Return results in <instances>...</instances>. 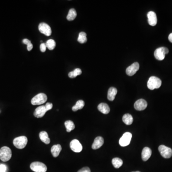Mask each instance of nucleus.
<instances>
[{
	"label": "nucleus",
	"instance_id": "31",
	"mask_svg": "<svg viewBox=\"0 0 172 172\" xmlns=\"http://www.w3.org/2000/svg\"><path fill=\"white\" fill-rule=\"evenodd\" d=\"M78 172H91V171L88 167H85L79 170Z\"/></svg>",
	"mask_w": 172,
	"mask_h": 172
},
{
	"label": "nucleus",
	"instance_id": "32",
	"mask_svg": "<svg viewBox=\"0 0 172 172\" xmlns=\"http://www.w3.org/2000/svg\"><path fill=\"white\" fill-rule=\"evenodd\" d=\"M45 107H46V110L48 111V110H50L52 109V108H53V104L52 103H47L46 105H45Z\"/></svg>",
	"mask_w": 172,
	"mask_h": 172
},
{
	"label": "nucleus",
	"instance_id": "25",
	"mask_svg": "<svg viewBox=\"0 0 172 172\" xmlns=\"http://www.w3.org/2000/svg\"><path fill=\"white\" fill-rule=\"evenodd\" d=\"M65 125L66 126L67 131L70 133L71 131L75 129V124L72 121H67L65 122Z\"/></svg>",
	"mask_w": 172,
	"mask_h": 172
},
{
	"label": "nucleus",
	"instance_id": "21",
	"mask_svg": "<svg viewBox=\"0 0 172 172\" xmlns=\"http://www.w3.org/2000/svg\"><path fill=\"white\" fill-rule=\"evenodd\" d=\"M122 121L126 125H131L133 121V116L130 114H125L122 117Z\"/></svg>",
	"mask_w": 172,
	"mask_h": 172
},
{
	"label": "nucleus",
	"instance_id": "4",
	"mask_svg": "<svg viewBox=\"0 0 172 172\" xmlns=\"http://www.w3.org/2000/svg\"><path fill=\"white\" fill-rule=\"evenodd\" d=\"M47 97L45 94L41 93L34 96L31 100V103L33 105H39L43 104L47 101Z\"/></svg>",
	"mask_w": 172,
	"mask_h": 172
},
{
	"label": "nucleus",
	"instance_id": "5",
	"mask_svg": "<svg viewBox=\"0 0 172 172\" xmlns=\"http://www.w3.org/2000/svg\"><path fill=\"white\" fill-rule=\"evenodd\" d=\"M169 53V50L166 47H161L158 48L154 53L155 58L158 60H163L166 57V54Z\"/></svg>",
	"mask_w": 172,
	"mask_h": 172
},
{
	"label": "nucleus",
	"instance_id": "13",
	"mask_svg": "<svg viewBox=\"0 0 172 172\" xmlns=\"http://www.w3.org/2000/svg\"><path fill=\"white\" fill-rule=\"evenodd\" d=\"M148 21L149 25L154 26L157 25V18L156 13L153 11H150L148 12L147 14Z\"/></svg>",
	"mask_w": 172,
	"mask_h": 172
},
{
	"label": "nucleus",
	"instance_id": "22",
	"mask_svg": "<svg viewBox=\"0 0 172 172\" xmlns=\"http://www.w3.org/2000/svg\"><path fill=\"white\" fill-rule=\"evenodd\" d=\"M77 15L76 11L74 8L70 9L67 16V19L68 21H71L74 20Z\"/></svg>",
	"mask_w": 172,
	"mask_h": 172
},
{
	"label": "nucleus",
	"instance_id": "2",
	"mask_svg": "<svg viewBox=\"0 0 172 172\" xmlns=\"http://www.w3.org/2000/svg\"><path fill=\"white\" fill-rule=\"evenodd\" d=\"M12 151L7 146L1 147L0 149V159L3 162H7L12 157Z\"/></svg>",
	"mask_w": 172,
	"mask_h": 172
},
{
	"label": "nucleus",
	"instance_id": "34",
	"mask_svg": "<svg viewBox=\"0 0 172 172\" xmlns=\"http://www.w3.org/2000/svg\"><path fill=\"white\" fill-rule=\"evenodd\" d=\"M33 45H32V44H28V45H27V48L28 51H31V50L32 49H33Z\"/></svg>",
	"mask_w": 172,
	"mask_h": 172
},
{
	"label": "nucleus",
	"instance_id": "35",
	"mask_svg": "<svg viewBox=\"0 0 172 172\" xmlns=\"http://www.w3.org/2000/svg\"><path fill=\"white\" fill-rule=\"evenodd\" d=\"M168 39L169 40L170 42L172 43V33H171L168 37Z\"/></svg>",
	"mask_w": 172,
	"mask_h": 172
},
{
	"label": "nucleus",
	"instance_id": "36",
	"mask_svg": "<svg viewBox=\"0 0 172 172\" xmlns=\"http://www.w3.org/2000/svg\"><path fill=\"white\" fill-rule=\"evenodd\" d=\"M140 172L139 171H136V172Z\"/></svg>",
	"mask_w": 172,
	"mask_h": 172
},
{
	"label": "nucleus",
	"instance_id": "33",
	"mask_svg": "<svg viewBox=\"0 0 172 172\" xmlns=\"http://www.w3.org/2000/svg\"><path fill=\"white\" fill-rule=\"evenodd\" d=\"M22 43H23L24 44L27 45V46L28 44H29L31 43V41H30L29 40L27 39H24L22 40Z\"/></svg>",
	"mask_w": 172,
	"mask_h": 172
},
{
	"label": "nucleus",
	"instance_id": "17",
	"mask_svg": "<svg viewBox=\"0 0 172 172\" xmlns=\"http://www.w3.org/2000/svg\"><path fill=\"white\" fill-rule=\"evenodd\" d=\"M98 109L104 114H107L110 112V108L108 104L105 103H101L98 106Z\"/></svg>",
	"mask_w": 172,
	"mask_h": 172
},
{
	"label": "nucleus",
	"instance_id": "7",
	"mask_svg": "<svg viewBox=\"0 0 172 172\" xmlns=\"http://www.w3.org/2000/svg\"><path fill=\"white\" fill-rule=\"evenodd\" d=\"M158 150L161 155L164 158H170L172 156V149L164 145H161L160 146H159Z\"/></svg>",
	"mask_w": 172,
	"mask_h": 172
},
{
	"label": "nucleus",
	"instance_id": "18",
	"mask_svg": "<svg viewBox=\"0 0 172 172\" xmlns=\"http://www.w3.org/2000/svg\"><path fill=\"white\" fill-rule=\"evenodd\" d=\"M62 150V147L60 145H54L51 149L52 154L54 157H57L59 155Z\"/></svg>",
	"mask_w": 172,
	"mask_h": 172
},
{
	"label": "nucleus",
	"instance_id": "28",
	"mask_svg": "<svg viewBox=\"0 0 172 172\" xmlns=\"http://www.w3.org/2000/svg\"><path fill=\"white\" fill-rule=\"evenodd\" d=\"M46 47L49 50H52L54 49L56 46V43L54 40L49 39L47 40L46 44Z\"/></svg>",
	"mask_w": 172,
	"mask_h": 172
},
{
	"label": "nucleus",
	"instance_id": "1",
	"mask_svg": "<svg viewBox=\"0 0 172 172\" xmlns=\"http://www.w3.org/2000/svg\"><path fill=\"white\" fill-rule=\"evenodd\" d=\"M162 85V81L160 79L157 77H151L149 79L147 82V87L149 89L154 90L156 88H158Z\"/></svg>",
	"mask_w": 172,
	"mask_h": 172
},
{
	"label": "nucleus",
	"instance_id": "12",
	"mask_svg": "<svg viewBox=\"0 0 172 172\" xmlns=\"http://www.w3.org/2000/svg\"><path fill=\"white\" fill-rule=\"evenodd\" d=\"M134 108L137 110L141 111L145 109L147 107V102L143 99H139L136 101L134 104Z\"/></svg>",
	"mask_w": 172,
	"mask_h": 172
},
{
	"label": "nucleus",
	"instance_id": "14",
	"mask_svg": "<svg viewBox=\"0 0 172 172\" xmlns=\"http://www.w3.org/2000/svg\"><path fill=\"white\" fill-rule=\"evenodd\" d=\"M46 112L47 111L46 110L45 105H42V106L38 107L36 109L34 113V115L36 118H42L45 115Z\"/></svg>",
	"mask_w": 172,
	"mask_h": 172
},
{
	"label": "nucleus",
	"instance_id": "3",
	"mask_svg": "<svg viewBox=\"0 0 172 172\" xmlns=\"http://www.w3.org/2000/svg\"><path fill=\"white\" fill-rule=\"evenodd\" d=\"M27 142V137L25 136H22L15 138L13 140V143L17 148L22 149H24L26 146Z\"/></svg>",
	"mask_w": 172,
	"mask_h": 172
},
{
	"label": "nucleus",
	"instance_id": "24",
	"mask_svg": "<svg viewBox=\"0 0 172 172\" xmlns=\"http://www.w3.org/2000/svg\"><path fill=\"white\" fill-rule=\"evenodd\" d=\"M112 164L115 168H119L122 166L123 161L119 158H114L112 160Z\"/></svg>",
	"mask_w": 172,
	"mask_h": 172
},
{
	"label": "nucleus",
	"instance_id": "8",
	"mask_svg": "<svg viewBox=\"0 0 172 172\" xmlns=\"http://www.w3.org/2000/svg\"><path fill=\"white\" fill-rule=\"evenodd\" d=\"M132 134L129 132L124 133L119 140V144L121 146L125 147L130 143Z\"/></svg>",
	"mask_w": 172,
	"mask_h": 172
},
{
	"label": "nucleus",
	"instance_id": "23",
	"mask_svg": "<svg viewBox=\"0 0 172 172\" xmlns=\"http://www.w3.org/2000/svg\"><path fill=\"white\" fill-rule=\"evenodd\" d=\"M84 105H85L84 101L82 100H79L77 102L76 104L73 107L72 110L74 112H76L79 110L82 109L84 107Z\"/></svg>",
	"mask_w": 172,
	"mask_h": 172
},
{
	"label": "nucleus",
	"instance_id": "11",
	"mask_svg": "<svg viewBox=\"0 0 172 172\" xmlns=\"http://www.w3.org/2000/svg\"><path fill=\"white\" fill-rule=\"evenodd\" d=\"M139 64L138 62H135L133 64L128 67L126 70V73L129 76H132L134 75L137 71L139 70Z\"/></svg>",
	"mask_w": 172,
	"mask_h": 172
},
{
	"label": "nucleus",
	"instance_id": "30",
	"mask_svg": "<svg viewBox=\"0 0 172 172\" xmlns=\"http://www.w3.org/2000/svg\"><path fill=\"white\" fill-rule=\"evenodd\" d=\"M6 166L4 164H0V172H6Z\"/></svg>",
	"mask_w": 172,
	"mask_h": 172
},
{
	"label": "nucleus",
	"instance_id": "15",
	"mask_svg": "<svg viewBox=\"0 0 172 172\" xmlns=\"http://www.w3.org/2000/svg\"><path fill=\"white\" fill-rule=\"evenodd\" d=\"M104 143V139L101 136H98L95 139L94 143L92 145V148L94 150H96L100 148L102 146Z\"/></svg>",
	"mask_w": 172,
	"mask_h": 172
},
{
	"label": "nucleus",
	"instance_id": "29",
	"mask_svg": "<svg viewBox=\"0 0 172 172\" xmlns=\"http://www.w3.org/2000/svg\"><path fill=\"white\" fill-rule=\"evenodd\" d=\"M46 48L47 47H46V44L45 43L41 44V45H40V50H41V51L42 52H46Z\"/></svg>",
	"mask_w": 172,
	"mask_h": 172
},
{
	"label": "nucleus",
	"instance_id": "20",
	"mask_svg": "<svg viewBox=\"0 0 172 172\" xmlns=\"http://www.w3.org/2000/svg\"><path fill=\"white\" fill-rule=\"evenodd\" d=\"M39 137L42 142L46 145L50 143V138H49L48 135L46 131H42L40 132L39 133Z\"/></svg>",
	"mask_w": 172,
	"mask_h": 172
},
{
	"label": "nucleus",
	"instance_id": "10",
	"mask_svg": "<svg viewBox=\"0 0 172 172\" xmlns=\"http://www.w3.org/2000/svg\"><path fill=\"white\" fill-rule=\"evenodd\" d=\"M70 147L71 150L75 152H80L82 151L83 147L79 140L74 139L70 143Z\"/></svg>",
	"mask_w": 172,
	"mask_h": 172
},
{
	"label": "nucleus",
	"instance_id": "26",
	"mask_svg": "<svg viewBox=\"0 0 172 172\" xmlns=\"http://www.w3.org/2000/svg\"><path fill=\"white\" fill-rule=\"evenodd\" d=\"M81 70H80V68H76L74 71H71L69 73L68 77L70 78L73 79V78H76L77 76L81 75Z\"/></svg>",
	"mask_w": 172,
	"mask_h": 172
},
{
	"label": "nucleus",
	"instance_id": "27",
	"mask_svg": "<svg viewBox=\"0 0 172 172\" xmlns=\"http://www.w3.org/2000/svg\"><path fill=\"white\" fill-rule=\"evenodd\" d=\"M78 41L79 43L81 44L85 43L86 42H87V34L83 32H80L79 34Z\"/></svg>",
	"mask_w": 172,
	"mask_h": 172
},
{
	"label": "nucleus",
	"instance_id": "16",
	"mask_svg": "<svg viewBox=\"0 0 172 172\" xmlns=\"http://www.w3.org/2000/svg\"><path fill=\"white\" fill-rule=\"evenodd\" d=\"M152 150L150 148L145 147L143 149L142 152V158L144 161L148 160L152 155Z\"/></svg>",
	"mask_w": 172,
	"mask_h": 172
},
{
	"label": "nucleus",
	"instance_id": "6",
	"mask_svg": "<svg viewBox=\"0 0 172 172\" xmlns=\"http://www.w3.org/2000/svg\"><path fill=\"white\" fill-rule=\"evenodd\" d=\"M30 168L32 171L35 172H46L47 171L46 166L43 163L39 162L32 163Z\"/></svg>",
	"mask_w": 172,
	"mask_h": 172
},
{
	"label": "nucleus",
	"instance_id": "19",
	"mask_svg": "<svg viewBox=\"0 0 172 172\" xmlns=\"http://www.w3.org/2000/svg\"><path fill=\"white\" fill-rule=\"evenodd\" d=\"M117 93V89L114 87H111L109 89L108 92V99L110 101H113L115 98Z\"/></svg>",
	"mask_w": 172,
	"mask_h": 172
},
{
	"label": "nucleus",
	"instance_id": "9",
	"mask_svg": "<svg viewBox=\"0 0 172 172\" xmlns=\"http://www.w3.org/2000/svg\"><path fill=\"white\" fill-rule=\"evenodd\" d=\"M38 29L40 33L45 34L47 37L51 36L52 30L49 25L45 22H41L38 26Z\"/></svg>",
	"mask_w": 172,
	"mask_h": 172
}]
</instances>
